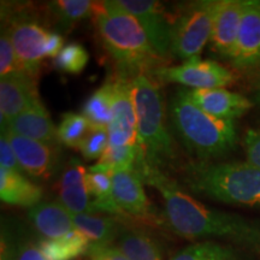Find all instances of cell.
Returning <instances> with one entry per match:
<instances>
[{
    "mask_svg": "<svg viewBox=\"0 0 260 260\" xmlns=\"http://www.w3.org/2000/svg\"><path fill=\"white\" fill-rule=\"evenodd\" d=\"M170 260H245L239 251L216 241H201L181 249Z\"/></svg>",
    "mask_w": 260,
    "mask_h": 260,
    "instance_id": "obj_24",
    "label": "cell"
},
{
    "mask_svg": "<svg viewBox=\"0 0 260 260\" xmlns=\"http://www.w3.org/2000/svg\"><path fill=\"white\" fill-rule=\"evenodd\" d=\"M2 260H48L39 242L21 239L15 242L8 235L2 236Z\"/></svg>",
    "mask_w": 260,
    "mask_h": 260,
    "instance_id": "obj_28",
    "label": "cell"
},
{
    "mask_svg": "<svg viewBox=\"0 0 260 260\" xmlns=\"http://www.w3.org/2000/svg\"><path fill=\"white\" fill-rule=\"evenodd\" d=\"M88 60L89 54L82 45L73 42L65 45L59 54L54 58V67L67 74H80L84 70Z\"/></svg>",
    "mask_w": 260,
    "mask_h": 260,
    "instance_id": "obj_29",
    "label": "cell"
},
{
    "mask_svg": "<svg viewBox=\"0 0 260 260\" xmlns=\"http://www.w3.org/2000/svg\"><path fill=\"white\" fill-rule=\"evenodd\" d=\"M219 2L205 0L188 5L171 25V53L181 59L197 58L211 40Z\"/></svg>",
    "mask_w": 260,
    "mask_h": 260,
    "instance_id": "obj_6",
    "label": "cell"
},
{
    "mask_svg": "<svg viewBox=\"0 0 260 260\" xmlns=\"http://www.w3.org/2000/svg\"><path fill=\"white\" fill-rule=\"evenodd\" d=\"M95 27L105 50L118 67V75L134 79L144 71L158 69L164 59L149 42L147 35L134 16L115 4L98 3Z\"/></svg>",
    "mask_w": 260,
    "mask_h": 260,
    "instance_id": "obj_2",
    "label": "cell"
},
{
    "mask_svg": "<svg viewBox=\"0 0 260 260\" xmlns=\"http://www.w3.org/2000/svg\"><path fill=\"white\" fill-rule=\"evenodd\" d=\"M152 75L164 82H175L193 89L223 88L235 81L234 74L212 60L191 58L177 67H160Z\"/></svg>",
    "mask_w": 260,
    "mask_h": 260,
    "instance_id": "obj_7",
    "label": "cell"
},
{
    "mask_svg": "<svg viewBox=\"0 0 260 260\" xmlns=\"http://www.w3.org/2000/svg\"><path fill=\"white\" fill-rule=\"evenodd\" d=\"M246 0H222L214 16L211 42L214 51L232 59L235 52Z\"/></svg>",
    "mask_w": 260,
    "mask_h": 260,
    "instance_id": "obj_15",
    "label": "cell"
},
{
    "mask_svg": "<svg viewBox=\"0 0 260 260\" xmlns=\"http://www.w3.org/2000/svg\"><path fill=\"white\" fill-rule=\"evenodd\" d=\"M0 198L6 204L31 209L40 204L42 189L21 172L0 168Z\"/></svg>",
    "mask_w": 260,
    "mask_h": 260,
    "instance_id": "obj_19",
    "label": "cell"
},
{
    "mask_svg": "<svg viewBox=\"0 0 260 260\" xmlns=\"http://www.w3.org/2000/svg\"><path fill=\"white\" fill-rule=\"evenodd\" d=\"M247 161L260 169V129H251L243 140Z\"/></svg>",
    "mask_w": 260,
    "mask_h": 260,
    "instance_id": "obj_34",
    "label": "cell"
},
{
    "mask_svg": "<svg viewBox=\"0 0 260 260\" xmlns=\"http://www.w3.org/2000/svg\"><path fill=\"white\" fill-rule=\"evenodd\" d=\"M144 182L136 171H115L112 174V195L123 213L135 217L149 214V201Z\"/></svg>",
    "mask_w": 260,
    "mask_h": 260,
    "instance_id": "obj_16",
    "label": "cell"
},
{
    "mask_svg": "<svg viewBox=\"0 0 260 260\" xmlns=\"http://www.w3.org/2000/svg\"><path fill=\"white\" fill-rule=\"evenodd\" d=\"M86 175L87 169H84L83 165L77 159H73L68 164V167L64 169L63 175H61L60 180L57 184L58 190L83 183L84 180H86Z\"/></svg>",
    "mask_w": 260,
    "mask_h": 260,
    "instance_id": "obj_33",
    "label": "cell"
},
{
    "mask_svg": "<svg viewBox=\"0 0 260 260\" xmlns=\"http://www.w3.org/2000/svg\"><path fill=\"white\" fill-rule=\"evenodd\" d=\"M133 15L144 28L149 42L162 59L171 54V25L160 3L152 0H113Z\"/></svg>",
    "mask_w": 260,
    "mask_h": 260,
    "instance_id": "obj_10",
    "label": "cell"
},
{
    "mask_svg": "<svg viewBox=\"0 0 260 260\" xmlns=\"http://www.w3.org/2000/svg\"><path fill=\"white\" fill-rule=\"evenodd\" d=\"M39 246L48 260H74L87 255L92 242L83 233L74 229L60 239L41 240Z\"/></svg>",
    "mask_w": 260,
    "mask_h": 260,
    "instance_id": "obj_20",
    "label": "cell"
},
{
    "mask_svg": "<svg viewBox=\"0 0 260 260\" xmlns=\"http://www.w3.org/2000/svg\"><path fill=\"white\" fill-rule=\"evenodd\" d=\"M133 100L138 121V142L146 160L159 167L174 158L171 135L165 124V107L158 86L147 75L133 79Z\"/></svg>",
    "mask_w": 260,
    "mask_h": 260,
    "instance_id": "obj_5",
    "label": "cell"
},
{
    "mask_svg": "<svg viewBox=\"0 0 260 260\" xmlns=\"http://www.w3.org/2000/svg\"><path fill=\"white\" fill-rule=\"evenodd\" d=\"M258 100L260 102V87H259V92H258Z\"/></svg>",
    "mask_w": 260,
    "mask_h": 260,
    "instance_id": "obj_37",
    "label": "cell"
},
{
    "mask_svg": "<svg viewBox=\"0 0 260 260\" xmlns=\"http://www.w3.org/2000/svg\"><path fill=\"white\" fill-rule=\"evenodd\" d=\"M21 70L22 68L19 65L9 34L6 30L3 31L2 37H0V76L3 79L10 74Z\"/></svg>",
    "mask_w": 260,
    "mask_h": 260,
    "instance_id": "obj_32",
    "label": "cell"
},
{
    "mask_svg": "<svg viewBox=\"0 0 260 260\" xmlns=\"http://www.w3.org/2000/svg\"><path fill=\"white\" fill-rule=\"evenodd\" d=\"M0 168L9 169V170L16 172H24L19 164L17 155H16L14 148L10 145L9 140L5 138V135L2 134L0 139Z\"/></svg>",
    "mask_w": 260,
    "mask_h": 260,
    "instance_id": "obj_35",
    "label": "cell"
},
{
    "mask_svg": "<svg viewBox=\"0 0 260 260\" xmlns=\"http://www.w3.org/2000/svg\"><path fill=\"white\" fill-rule=\"evenodd\" d=\"M87 255L89 260H128L126 256L117 247L110 246H90Z\"/></svg>",
    "mask_w": 260,
    "mask_h": 260,
    "instance_id": "obj_36",
    "label": "cell"
},
{
    "mask_svg": "<svg viewBox=\"0 0 260 260\" xmlns=\"http://www.w3.org/2000/svg\"><path fill=\"white\" fill-rule=\"evenodd\" d=\"M112 119L107 128L109 145L138 144V121L133 100V79L118 75L111 81Z\"/></svg>",
    "mask_w": 260,
    "mask_h": 260,
    "instance_id": "obj_8",
    "label": "cell"
},
{
    "mask_svg": "<svg viewBox=\"0 0 260 260\" xmlns=\"http://www.w3.org/2000/svg\"><path fill=\"white\" fill-rule=\"evenodd\" d=\"M112 86L111 81L96 89L84 103L82 115L92 126V129H107L112 119L111 110Z\"/></svg>",
    "mask_w": 260,
    "mask_h": 260,
    "instance_id": "obj_23",
    "label": "cell"
},
{
    "mask_svg": "<svg viewBox=\"0 0 260 260\" xmlns=\"http://www.w3.org/2000/svg\"><path fill=\"white\" fill-rule=\"evenodd\" d=\"M92 126L82 113L67 112L61 116L57 128L58 140L70 148H80L81 144L90 132Z\"/></svg>",
    "mask_w": 260,
    "mask_h": 260,
    "instance_id": "obj_26",
    "label": "cell"
},
{
    "mask_svg": "<svg viewBox=\"0 0 260 260\" xmlns=\"http://www.w3.org/2000/svg\"><path fill=\"white\" fill-rule=\"evenodd\" d=\"M96 4L98 3L90 0H59L50 3L48 8L56 16L61 27L67 28L95 14Z\"/></svg>",
    "mask_w": 260,
    "mask_h": 260,
    "instance_id": "obj_25",
    "label": "cell"
},
{
    "mask_svg": "<svg viewBox=\"0 0 260 260\" xmlns=\"http://www.w3.org/2000/svg\"><path fill=\"white\" fill-rule=\"evenodd\" d=\"M6 129L46 145L56 146L59 141L56 126L41 102L35 103L18 117H16L14 121L6 126L5 130Z\"/></svg>",
    "mask_w": 260,
    "mask_h": 260,
    "instance_id": "obj_18",
    "label": "cell"
},
{
    "mask_svg": "<svg viewBox=\"0 0 260 260\" xmlns=\"http://www.w3.org/2000/svg\"><path fill=\"white\" fill-rule=\"evenodd\" d=\"M135 171L142 182L155 188L165 204L169 228L188 240H225L260 254V220L205 206L184 193L158 167L140 155Z\"/></svg>",
    "mask_w": 260,
    "mask_h": 260,
    "instance_id": "obj_1",
    "label": "cell"
},
{
    "mask_svg": "<svg viewBox=\"0 0 260 260\" xmlns=\"http://www.w3.org/2000/svg\"><path fill=\"white\" fill-rule=\"evenodd\" d=\"M144 153V149L138 142L135 145L128 146H107L99 162H104L112 171H135L136 162L140 155Z\"/></svg>",
    "mask_w": 260,
    "mask_h": 260,
    "instance_id": "obj_27",
    "label": "cell"
},
{
    "mask_svg": "<svg viewBox=\"0 0 260 260\" xmlns=\"http://www.w3.org/2000/svg\"><path fill=\"white\" fill-rule=\"evenodd\" d=\"M75 228L83 233L95 246H110L117 240L119 225L112 217H98L94 214H71Z\"/></svg>",
    "mask_w": 260,
    "mask_h": 260,
    "instance_id": "obj_21",
    "label": "cell"
},
{
    "mask_svg": "<svg viewBox=\"0 0 260 260\" xmlns=\"http://www.w3.org/2000/svg\"><path fill=\"white\" fill-rule=\"evenodd\" d=\"M22 70L37 75L40 61L47 57L51 31L37 21L28 18L15 19L6 29Z\"/></svg>",
    "mask_w": 260,
    "mask_h": 260,
    "instance_id": "obj_9",
    "label": "cell"
},
{
    "mask_svg": "<svg viewBox=\"0 0 260 260\" xmlns=\"http://www.w3.org/2000/svg\"><path fill=\"white\" fill-rule=\"evenodd\" d=\"M107 146H109L107 129H90L79 149L86 160H96L102 158Z\"/></svg>",
    "mask_w": 260,
    "mask_h": 260,
    "instance_id": "obj_31",
    "label": "cell"
},
{
    "mask_svg": "<svg viewBox=\"0 0 260 260\" xmlns=\"http://www.w3.org/2000/svg\"><path fill=\"white\" fill-rule=\"evenodd\" d=\"M194 105L220 119L234 121L251 110L253 104L246 96L224 88L181 89Z\"/></svg>",
    "mask_w": 260,
    "mask_h": 260,
    "instance_id": "obj_14",
    "label": "cell"
},
{
    "mask_svg": "<svg viewBox=\"0 0 260 260\" xmlns=\"http://www.w3.org/2000/svg\"><path fill=\"white\" fill-rule=\"evenodd\" d=\"M35 75L16 71L0 81V119L2 132L22 112L40 102Z\"/></svg>",
    "mask_w": 260,
    "mask_h": 260,
    "instance_id": "obj_11",
    "label": "cell"
},
{
    "mask_svg": "<svg viewBox=\"0 0 260 260\" xmlns=\"http://www.w3.org/2000/svg\"><path fill=\"white\" fill-rule=\"evenodd\" d=\"M117 248L128 260H161L160 248L152 237L142 232L119 228Z\"/></svg>",
    "mask_w": 260,
    "mask_h": 260,
    "instance_id": "obj_22",
    "label": "cell"
},
{
    "mask_svg": "<svg viewBox=\"0 0 260 260\" xmlns=\"http://www.w3.org/2000/svg\"><path fill=\"white\" fill-rule=\"evenodd\" d=\"M59 203L71 214L94 213L90 195L84 182L59 190Z\"/></svg>",
    "mask_w": 260,
    "mask_h": 260,
    "instance_id": "obj_30",
    "label": "cell"
},
{
    "mask_svg": "<svg viewBox=\"0 0 260 260\" xmlns=\"http://www.w3.org/2000/svg\"><path fill=\"white\" fill-rule=\"evenodd\" d=\"M170 110L182 141L195 155L206 160L234 151L237 144L234 121L217 118L203 111L181 89L172 99Z\"/></svg>",
    "mask_w": 260,
    "mask_h": 260,
    "instance_id": "obj_3",
    "label": "cell"
},
{
    "mask_svg": "<svg viewBox=\"0 0 260 260\" xmlns=\"http://www.w3.org/2000/svg\"><path fill=\"white\" fill-rule=\"evenodd\" d=\"M186 182L195 193L222 203L260 205V169L248 161L195 164Z\"/></svg>",
    "mask_w": 260,
    "mask_h": 260,
    "instance_id": "obj_4",
    "label": "cell"
},
{
    "mask_svg": "<svg viewBox=\"0 0 260 260\" xmlns=\"http://www.w3.org/2000/svg\"><path fill=\"white\" fill-rule=\"evenodd\" d=\"M28 218L35 230L46 240L60 239L76 229L71 213L59 201L38 204L28 211Z\"/></svg>",
    "mask_w": 260,
    "mask_h": 260,
    "instance_id": "obj_17",
    "label": "cell"
},
{
    "mask_svg": "<svg viewBox=\"0 0 260 260\" xmlns=\"http://www.w3.org/2000/svg\"><path fill=\"white\" fill-rule=\"evenodd\" d=\"M232 64L236 69H253L260 65V2L246 0Z\"/></svg>",
    "mask_w": 260,
    "mask_h": 260,
    "instance_id": "obj_13",
    "label": "cell"
},
{
    "mask_svg": "<svg viewBox=\"0 0 260 260\" xmlns=\"http://www.w3.org/2000/svg\"><path fill=\"white\" fill-rule=\"evenodd\" d=\"M14 148L24 172L39 180H48L54 174L58 164L54 146L42 144L35 140L16 134L10 129L2 132Z\"/></svg>",
    "mask_w": 260,
    "mask_h": 260,
    "instance_id": "obj_12",
    "label": "cell"
}]
</instances>
